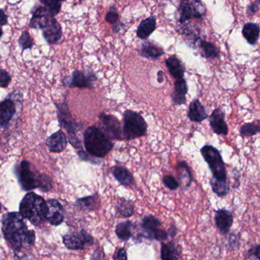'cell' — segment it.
<instances>
[{
    "label": "cell",
    "mask_w": 260,
    "mask_h": 260,
    "mask_svg": "<svg viewBox=\"0 0 260 260\" xmlns=\"http://www.w3.org/2000/svg\"><path fill=\"white\" fill-rule=\"evenodd\" d=\"M2 232L13 252L27 250L35 246L36 235L29 230L19 212H8L2 218Z\"/></svg>",
    "instance_id": "cell-1"
},
{
    "label": "cell",
    "mask_w": 260,
    "mask_h": 260,
    "mask_svg": "<svg viewBox=\"0 0 260 260\" xmlns=\"http://www.w3.org/2000/svg\"><path fill=\"white\" fill-rule=\"evenodd\" d=\"M18 184L24 191L39 189L47 192L53 188V182L49 176L40 174L37 168L27 160H23L14 168Z\"/></svg>",
    "instance_id": "cell-2"
},
{
    "label": "cell",
    "mask_w": 260,
    "mask_h": 260,
    "mask_svg": "<svg viewBox=\"0 0 260 260\" xmlns=\"http://www.w3.org/2000/svg\"><path fill=\"white\" fill-rule=\"evenodd\" d=\"M84 145L89 154L100 158L108 155L114 146L112 139L95 125L89 126L84 132Z\"/></svg>",
    "instance_id": "cell-3"
},
{
    "label": "cell",
    "mask_w": 260,
    "mask_h": 260,
    "mask_svg": "<svg viewBox=\"0 0 260 260\" xmlns=\"http://www.w3.org/2000/svg\"><path fill=\"white\" fill-rule=\"evenodd\" d=\"M19 212L33 225L40 226L46 221L47 203L41 196L29 192L20 203Z\"/></svg>",
    "instance_id": "cell-4"
},
{
    "label": "cell",
    "mask_w": 260,
    "mask_h": 260,
    "mask_svg": "<svg viewBox=\"0 0 260 260\" xmlns=\"http://www.w3.org/2000/svg\"><path fill=\"white\" fill-rule=\"evenodd\" d=\"M148 125L139 113L127 110L123 114V140H132L145 136Z\"/></svg>",
    "instance_id": "cell-5"
},
{
    "label": "cell",
    "mask_w": 260,
    "mask_h": 260,
    "mask_svg": "<svg viewBox=\"0 0 260 260\" xmlns=\"http://www.w3.org/2000/svg\"><path fill=\"white\" fill-rule=\"evenodd\" d=\"M205 161L207 163L212 174V178L218 180H228L225 163L220 151L215 147L206 145L200 150Z\"/></svg>",
    "instance_id": "cell-6"
},
{
    "label": "cell",
    "mask_w": 260,
    "mask_h": 260,
    "mask_svg": "<svg viewBox=\"0 0 260 260\" xmlns=\"http://www.w3.org/2000/svg\"><path fill=\"white\" fill-rule=\"evenodd\" d=\"M177 14L179 23H183L192 18L200 19L206 15V7L201 0H180Z\"/></svg>",
    "instance_id": "cell-7"
},
{
    "label": "cell",
    "mask_w": 260,
    "mask_h": 260,
    "mask_svg": "<svg viewBox=\"0 0 260 260\" xmlns=\"http://www.w3.org/2000/svg\"><path fill=\"white\" fill-rule=\"evenodd\" d=\"M162 223L154 215H146L140 222L142 231V238L148 240H155L160 242H165L170 237L169 231L162 229Z\"/></svg>",
    "instance_id": "cell-8"
},
{
    "label": "cell",
    "mask_w": 260,
    "mask_h": 260,
    "mask_svg": "<svg viewBox=\"0 0 260 260\" xmlns=\"http://www.w3.org/2000/svg\"><path fill=\"white\" fill-rule=\"evenodd\" d=\"M62 242L68 250H81L94 245V240L85 229H82L66 234L62 236Z\"/></svg>",
    "instance_id": "cell-9"
},
{
    "label": "cell",
    "mask_w": 260,
    "mask_h": 260,
    "mask_svg": "<svg viewBox=\"0 0 260 260\" xmlns=\"http://www.w3.org/2000/svg\"><path fill=\"white\" fill-rule=\"evenodd\" d=\"M97 80V76L91 70H76L71 76L64 78L62 82L69 88H92Z\"/></svg>",
    "instance_id": "cell-10"
},
{
    "label": "cell",
    "mask_w": 260,
    "mask_h": 260,
    "mask_svg": "<svg viewBox=\"0 0 260 260\" xmlns=\"http://www.w3.org/2000/svg\"><path fill=\"white\" fill-rule=\"evenodd\" d=\"M57 111L58 122L59 126L62 129H65L68 134H76L82 128V124L78 123L76 120L72 117L71 112L69 109L67 102L62 103H54Z\"/></svg>",
    "instance_id": "cell-11"
},
{
    "label": "cell",
    "mask_w": 260,
    "mask_h": 260,
    "mask_svg": "<svg viewBox=\"0 0 260 260\" xmlns=\"http://www.w3.org/2000/svg\"><path fill=\"white\" fill-rule=\"evenodd\" d=\"M99 120L102 123V129L110 139L123 140L121 126H120V121L115 116L102 113L99 115Z\"/></svg>",
    "instance_id": "cell-12"
},
{
    "label": "cell",
    "mask_w": 260,
    "mask_h": 260,
    "mask_svg": "<svg viewBox=\"0 0 260 260\" xmlns=\"http://www.w3.org/2000/svg\"><path fill=\"white\" fill-rule=\"evenodd\" d=\"M46 203H47L46 221H48L51 225H60L65 218V210L63 206L55 199H50L47 200Z\"/></svg>",
    "instance_id": "cell-13"
},
{
    "label": "cell",
    "mask_w": 260,
    "mask_h": 260,
    "mask_svg": "<svg viewBox=\"0 0 260 260\" xmlns=\"http://www.w3.org/2000/svg\"><path fill=\"white\" fill-rule=\"evenodd\" d=\"M16 114L15 101L9 94V97L0 102V129H4L10 124Z\"/></svg>",
    "instance_id": "cell-14"
},
{
    "label": "cell",
    "mask_w": 260,
    "mask_h": 260,
    "mask_svg": "<svg viewBox=\"0 0 260 260\" xmlns=\"http://www.w3.org/2000/svg\"><path fill=\"white\" fill-rule=\"evenodd\" d=\"M31 18L29 21V27L42 30L53 18L48 9L44 6H35L31 11Z\"/></svg>",
    "instance_id": "cell-15"
},
{
    "label": "cell",
    "mask_w": 260,
    "mask_h": 260,
    "mask_svg": "<svg viewBox=\"0 0 260 260\" xmlns=\"http://www.w3.org/2000/svg\"><path fill=\"white\" fill-rule=\"evenodd\" d=\"M44 39L49 45L57 44L62 37V26L56 18H51L48 24L42 30Z\"/></svg>",
    "instance_id": "cell-16"
},
{
    "label": "cell",
    "mask_w": 260,
    "mask_h": 260,
    "mask_svg": "<svg viewBox=\"0 0 260 260\" xmlns=\"http://www.w3.org/2000/svg\"><path fill=\"white\" fill-rule=\"evenodd\" d=\"M215 222L218 232L222 235L229 233L234 223V216L230 211L220 209L215 212Z\"/></svg>",
    "instance_id": "cell-17"
},
{
    "label": "cell",
    "mask_w": 260,
    "mask_h": 260,
    "mask_svg": "<svg viewBox=\"0 0 260 260\" xmlns=\"http://www.w3.org/2000/svg\"><path fill=\"white\" fill-rule=\"evenodd\" d=\"M209 123L214 133L219 136L229 134V126L225 121V114L220 108L214 110L209 117Z\"/></svg>",
    "instance_id": "cell-18"
},
{
    "label": "cell",
    "mask_w": 260,
    "mask_h": 260,
    "mask_svg": "<svg viewBox=\"0 0 260 260\" xmlns=\"http://www.w3.org/2000/svg\"><path fill=\"white\" fill-rule=\"evenodd\" d=\"M46 144L50 152L60 153L67 148L68 138L62 129H59L47 138Z\"/></svg>",
    "instance_id": "cell-19"
},
{
    "label": "cell",
    "mask_w": 260,
    "mask_h": 260,
    "mask_svg": "<svg viewBox=\"0 0 260 260\" xmlns=\"http://www.w3.org/2000/svg\"><path fill=\"white\" fill-rule=\"evenodd\" d=\"M188 118L193 123H202L209 118L206 108L202 105L199 99H194L189 106Z\"/></svg>",
    "instance_id": "cell-20"
},
{
    "label": "cell",
    "mask_w": 260,
    "mask_h": 260,
    "mask_svg": "<svg viewBox=\"0 0 260 260\" xmlns=\"http://www.w3.org/2000/svg\"><path fill=\"white\" fill-rule=\"evenodd\" d=\"M139 54L145 59H157L165 54V51L155 43L145 41L139 49Z\"/></svg>",
    "instance_id": "cell-21"
},
{
    "label": "cell",
    "mask_w": 260,
    "mask_h": 260,
    "mask_svg": "<svg viewBox=\"0 0 260 260\" xmlns=\"http://www.w3.org/2000/svg\"><path fill=\"white\" fill-rule=\"evenodd\" d=\"M157 27V18L154 15L142 20L136 30V35L139 39L147 40Z\"/></svg>",
    "instance_id": "cell-22"
},
{
    "label": "cell",
    "mask_w": 260,
    "mask_h": 260,
    "mask_svg": "<svg viewBox=\"0 0 260 260\" xmlns=\"http://www.w3.org/2000/svg\"><path fill=\"white\" fill-rule=\"evenodd\" d=\"M101 200L98 194L78 199L75 206L79 210L84 212H93L100 207Z\"/></svg>",
    "instance_id": "cell-23"
},
{
    "label": "cell",
    "mask_w": 260,
    "mask_h": 260,
    "mask_svg": "<svg viewBox=\"0 0 260 260\" xmlns=\"http://www.w3.org/2000/svg\"><path fill=\"white\" fill-rule=\"evenodd\" d=\"M188 92V85L186 79H177L174 82V91L172 93V100L177 106L185 105L186 103V95Z\"/></svg>",
    "instance_id": "cell-24"
},
{
    "label": "cell",
    "mask_w": 260,
    "mask_h": 260,
    "mask_svg": "<svg viewBox=\"0 0 260 260\" xmlns=\"http://www.w3.org/2000/svg\"><path fill=\"white\" fill-rule=\"evenodd\" d=\"M181 253V247L174 241L161 244V249H160L161 260H180Z\"/></svg>",
    "instance_id": "cell-25"
},
{
    "label": "cell",
    "mask_w": 260,
    "mask_h": 260,
    "mask_svg": "<svg viewBox=\"0 0 260 260\" xmlns=\"http://www.w3.org/2000/svg\"><path fill=\"white\" fill-rule=\"evenodd\" d=\"M165 64L173 78L176 79L183 78L186 68L183 62L176 55L169 56L165 60Z\"/></svg>",
    "instance_id": "cell-26"
},
{
    "label": "cell",
    "mask_w": 260,
    "mask_h": 260,
    "mask_svg": "<svg viewBox=\"0 0 260 260\" xmlns=\"http://www.w3.org/2000/svg\"><path fill=\"white\" fill-rule=\"evenodd\" d=\"M112 174L114 178L122 186L128 187V186H133L136 183L133 174L125 167H114L113 168Z\"/></svg>",
    "instance_id": "cell-27"
},
{
    "label": "cell",
    "mask_w": 260,
    "mask_h": 260,
    "mask_svg": "<svg viewBox=\"0 0 260 260\" xmlns=\"http://www.w3.org/2000/svg\"><path fill=\"white\" fill-rule=\"evenodd\" d=\"M242 35L249 44L255 45L260 36L259 24L253 22L246 23L243 27Z\"/></svg>",
    "instance_id": "cell-28"
},
{
    "label": "cell",
    "mask_w": 260,
    "mask_h": 260,
    "mask_svg": "<svg viewBox=\"0 0 260 260\" xmlns=\"http://www.w3.org/2000/svg\"><path fill=\"white\" fill-rule=\"evenodd\" d=\"M134 224L130 220L120 222L116 226L115 234L119 239L123 241H128L133 235Z\"/></svg>",
    "instance_id": "cell-29"
},
{
    "label": "cell",
    "mask_w": 260,
    "mask_h": 260,
    "mask_svg": "<svg viewBox=\"0 0 260 260\" xmlns=\"http://www.w3.org/2000/svg\"><path fill=\"white\" fill-rule=\"evenodd\" d=\"M198 46L201 49L203 57L206 59H217L219 57V50L212 43L201 39L199 42Z\"/></svg>",
    "instance_id": "cell-30"
},
{
    "label": "cell",
    "mask_w": 260,
    "mask_h": 260,
    "mask_svg": "<svg viewBox=\"0 0 260 260\" xmlns=\"http://www.w3.org/2000/svg\"><path fill=\"white\" fill-rule=\"evenodd\" d=\"M211 187L214 193L216 194L218 197H224L229 195L230 192V182L229 180H218L215 179H211Z\"/></svg>",
    "instance_id": "cell-31"
},
{
    "label": "cell",
    "mask_w": 260,
    "mask_h": 260,
    "mask_svg": "<svg viewBox=\"0 0 260 260\" xmlns=\"http://www.w3.org/2000/svg\"><path fill=\"white\" fill-rule=\"evenodd\" d=\"M117 209L122 216L129 218L134 214L135 205L131 200L120 199L117 202Z\"/></svg>",
    "instance_id": "cell-32"
},
{
    "label": "cell",
    "mask_w": 260,
    "mask_h": 260,
    "mask_svg": "<svg viewBox=\"0 0 260 260\" xmlns=\"http://www.w3.org/2000/svg\"><path fill=\"white\" fill-rule=\"evenodd\" d=\"M177 170H178V175L180 176V181L183 182L186 180V183H187V188H189L191 183L193 181V177H192L190 168L188 166L186 162L179 161L178 165H177Z\"/></svg>",
    "instance_id": "cell-33"
},
{
    "label": "cell",
    "mask_w": 260,
    "mask_h": 260,
    "mask_svg": "<svg viewBox=\"0 0 260 260\" xmlns=\"http://www.w3.org/2000/svg\"><path fill=\"white\" fill-rule=\"evenodd\" d=\"M18 44L20 48L21 49V55H22L24 50H29L33 47L35 42H34L33 38H31L29 32L27 30H24L21 32V36L18 38Z\"/></svg>",
    "instance_id": "cell-34"
},
{
    "label": "cell",
    "mask_w": 260,
    "mask_h": 260,
    "mask_svg": "<svg viewBox=\"0 0 260 260\" xmlns=\"http://www.w3.org/2000/svg\"><path fill=\"white\" fill-rule=\"evenodd\" d=\"M40 2L48 9L53 18H55L62 9V3L59 0H40Z\"/></svg>",
    "instance_id": "cell-35"
},
{
    "label": "cell",
    "mask_w": 260,
    "mask_h": 260,
    "mask_svg": "<svg viewBox=\"0 0 260 260\" xmlns=\"http://www.w3.org/2000/svg\"><path fill=\"white\" fill-rule=\"evenodd\" d=\"M260 133V125L253 123H245L240 129V135L242 137H250Z\"/></svg>",
    "instance_id": "cell-36"
},
{
    "label": "cell",
    "mask_w": 260,
    "mask_h": 260,
    "mask_svg": "<svg viewBox=\"0 0 260 260\" xmlns=\"http://www.w3.org/2000/svg\"><path fill=\"white\" fill-rule=\"evenodd\" d=\"M119 19H120V15H119L117 9H116L115 6H111L109 11L107 12L106 15H105V20H106L107 22L112 24L114 27V26L120 24V22Z\"/></svg>",
    "instance_id": "cell-37"
},
{
    "label": "cell",
    "mask_w": 260,
    "mask_h": 260,
    "mask_svg": "<svg viewBox=\"0 0 260 260\" xmlns=\"http://www.w3.org/2000/svg\"><path fill=\"white\" fill-rule=\"evenodd\" d=\"M77 154L79 155V158L82 160H84V161H88L90 163L93 164V165H100L101 162L99 160L100 157L91 155L88 151H85L83 149L79 150L77 151Z\"/></svg>",
    "instance_id": "cell-38"
},
{
    "label": "cell",
    "mask_w": 260,
    "mask_h": 260,
    "mask_svg": "<svg viewBox=\"0 0 260 260\" xmlns=\"http://www.w3.org/2000/svg\"><path fill=\"white\" fill-rule=\"evenodd\" d=\"M241 237L239 234L232 233L229 235V247L231 250H237L241 246Z\"/></svg>",
    "instance_id": "cell-39"
},
{
    "label": "cell",
    "mask_w": 260,
    "mask_h": 260,
    "mask_svg": "<svg viewBox=\"0 0 260 260\" xmlns=\"http://www.w3.org/2000/svg\"><path fill=\"white\" fill-rule=\"evenodd\" d=\"M163 183L170 190H176L180 186V183L171 175H166L164 177Z\"/></svg>",
    "instance_id": "cell-40"
},
{
    "label": "cell",
    "mask_w": 260,
    "mask_h": 260,
    "mask_svg": "<svg viewBox=\"0 0 260 260\" xmlns=\"http://www.w3.org/2000/svg\"><path fill=\"white\" fill-rule=\"evenodd\" d=\"M12 82V76L6 70L0 68V88H6Z\"/></svg>",
    "instance_id": "cell-41"
},
{
    "label": "cell",
    "mask_w": 260,
    "mask_h": 260,
    "mask_svg": "<svg viewBox=\"0 0 260 260\" xmlns=\"http://www.w3.org/2000/svg\"><path fill=\"white\" fill-rule=\"evenodd\" d=\"M68 142L71 144L72 146L74 147L76 149L82 150V142L80 139L77 136V134H68Z\"/></svg>",
    "instance_id": "cell-42"
},
{
    "label": "cell",
    "mask_w": 260,
    "mask_h": 260,
    "mask_svg": "<svg viewBox=\"0 0 260 260\" xmlns=\"http://www.w3.org/2000/svg\"><path fill=\"white\" fill-rule=\"evenodd\" d=\"M15 260H33V256L30 254L28 250H23L21 251L14 252Z\"/></svg>",
    "instance_id": "cell-43"
},
{
    "label": "cell",
    "mask_w": 260,
    "mask_h": 260,
    "mask_svg": "<svg viewBox=\"0 0 260 260\" xmlns=\"http://www.w3.org/2000/svg\"><path fill=\"white\" fill-rule=\"evenodd\" d=\"M247 256L249 259L260 260V244L250 249L247 252Z\"/></svg>",
    "instance_id": "cell-44"
},
{
    "label": "cell",
    "mask_w": 260,
    "mask_h": 260,
    "mask_svg": "<svg viewBox=\"0 0 260 260\" xmlns=\"http://www.w3.org/2000/svg\"><path fill=\"white\" fill-rule=\"evenodd\" d=\"M114 260H128L127 253L124 247L117 250L114 255Z\"/></svg>",
    "instance_id": "cell-45"
},
{
    "label": "cell",
    "mask_w": 260,
    "mask_h": 260,
    "mask_svg": "<svg viewBox=\"0 0 260 260\" xmlns=\"http://www.w3.org/2000/svg\"><path fill=\"white\" fill-rule=\"evenodd\" d=\"M90 260H105V253L103 248H98L93 253Z\"/></svg>",
    "instance_id": "cell-46"
},
{
    "label": "cell",
    "mask_w": 260,
    "mask_h": 260,
    "mask_svg": "<svg viewBox=\"0 0 260 260\" xmlns=\"http://www.w3.org/2000/svg\"><path fill=\"white\" fill-rule=\"evenodd\" d=\"M259 9V5L255 2V3H251L250 6L247 7V16H252L254 15L256 12H257Z\"/></svg>",
    "instance_id": "cell-47"
},
{
    "label": "cell",
    "mask_w": 260,
    "mask_h": 260,
    "mask_svg": "<svg viewBox=\"0 0 260 260\" xmlns=\"http://www.w3.org/2000/svg\"><path fill=\"white\" fill-rule=\"evenodd\" d=\"M9 22L8 19V15H6V12L3 9H0V27L6 25Z\"/></svg>",
    "instance_id": "cell-48"
},
{
    "label": "cell",
    "mask_w": 260,
    "mask_h": 260,
    "mask_svg": "<svg viewBox=\"0 0 260 260\" xmlns=\"http://www.w3.org/2000/svg\"><path fill=\"white\" fill-rule=\"evenodd\" d=\"M165 79V75H164L163 71L159 70L157 73V81L158 83H162Z\"/></svg>",
    "instance_id": "cell-49"
},
{
    "label": "cell",
    "mask_w": 260,
    "mask_h": 260,
    "mask_svg": "<svg viewBox=\"0 0 260 260\" xmlns=\"http://www.w3.org/2000/svg\"><path fill=\"white\" fill-rule=\"evenodd\" d=\"M3 28H2L1 27H0V39H1L2 38H3Z\"/></svg>",
    "instance_id": "cell-50"
},
{
    "label": "cell",
    "mask_w": 260,
    "mask_h": 260,
    "mask_svg": "<svg viewBox=\"0 0 260 260\" xmlns=\"http://www.w3.org/2000/svg\"><path fill=\"white\" fill-rule=\"evenodd\" d=\"M256 3L260 6V0H256Z\"/></svg>",
    "instance_id": "cell-51"
},
{
    "label": "cell",
    "mask_w": 260,
    "mask_h": 260,
    "mask_svg": "<svg viewBox=\"0 0 260 260\" xmlns=\"http://www.w3.org/2000/svg\"><path fill=\"white\" fill-rule=\"evenodd\" d=\"M1 211H2V204H1V202H0V212H1Z\"/></svg>",
    "instance_id": "cell-52"
},
{
    "label": "cell",
    "mask_w": 260,
    "mask_h": 260,
    "mask_svg": "<svg viewBox=\"0 0 260 260\" xmlns=\"http://www.w3.org/2000/svg\"><path fill=\"white\" fill-rule=\"evenodd\" d=\"M59 1H60L61 3H62V2L67 1V0H59Z\"/></svg>",
    "instance_id": "cell-53"
}]
</instances>
